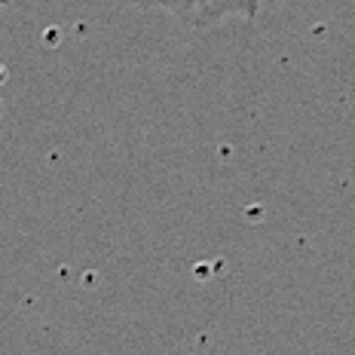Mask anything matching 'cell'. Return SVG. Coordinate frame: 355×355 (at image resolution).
Listing matches in <instances>:
<instances>
[{"label": "cell", "instance_id": "2", "mask_svg": "<svg viewBox=\"0 0 355 355\" xmlns=\"http://www.w3.org/2000/svg\"><path fill=\"white\" fill-rule=\"evenodd\" d=\"M6 3H10V0H0V6H6Z\"/></svg>", "mask_w": 355, "mask_h": 355}, {"label": "cell", "instance_id": "1", "mask_svg": "<svg viewBox=\"0 0 355 355\" xmlns=\"http://www.w3.org/2000/svg\"><path fill=\"white\" fill-rule=\"evenodd\" d=\"M147 10H159L187 28H214L230 19L251 21L261 12V0H138Z\"/></svg>", "mask_w": 355, "mask_h": 355}]
</instances>
